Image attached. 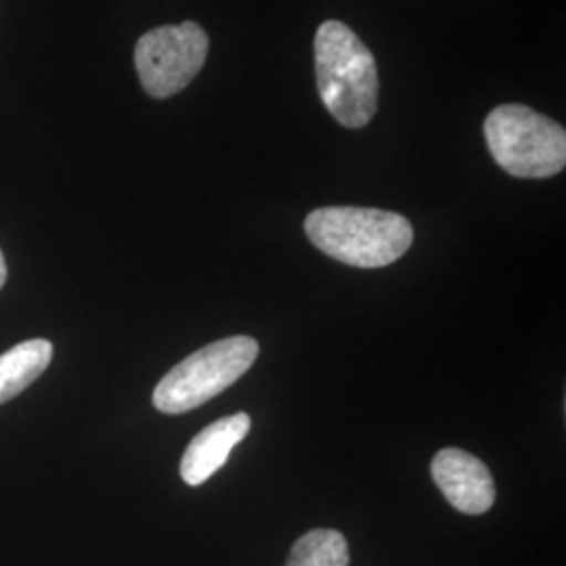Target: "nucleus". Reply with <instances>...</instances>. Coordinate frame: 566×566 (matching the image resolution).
Here are the masks:
<instances>
[{
    "instance_id": "1",
    "label": "nucleus",
    "mask_w": 566,
    "mask_h": 566,
    "mask_svg": "<svg viewBox=\"0 0 566 566\" xmlns=\"http://www.w3.org/2000/svg\"><path fill=\"white\" fill-rule=\"evenodd\" d=\"M315 74L325 109L346 128H364L378 112V67L346 23L327 20L315 34Z\"/></svg>"
},
{
    "instance_id": "2",
    "label": "nucleus",
    "mask_w": 566,
    "mask_h": 566,
    "mask_svg": "<svg viewBox=\"0 0 566 566\" xmlns=\"http://www.w3.org/2000/svg\"><path fill=\"white\" fill-rule=\"evenodd\" d=\"M304 231L317 250L357 269L397 263L413 243L411 223L388 210L325 206L304 219Z\"/></svg>"
},
{
    "instance_id": "3",
    "label": "nucleus",
    "mask_w": 566,
    "mask_h": 566,
    "mask_svg": "<svg viewBox=\"0 0 566 566\" xmlns=\"http://www.w3.org/2000/svg\"><path fill=\"white\" fill-rule=\"evenodd\" d=\"M486 147L507 175L549 179L566 166V130L523 103H504L485 120Z\"/></svg>"
},
{
    "instance_id": "4",
    "label": "nucleus",
    "mask_w": 566,
    "mask_h": 566,
    "mask_svg": "<svg viewBox=\"0 0 566 566\" xmlns=\"http://www.w3.org/2000/svg\"><path fill=\"white\" fill-rule=\"evenodd\" d=\"M256 357L259 343L250 336L208 344L164 376L154 390V405L170 416L191 411L235 385Z\"/></svg>"
},
{
    "instance_id": "5",
    "label": "nucleus",
    "mask_w": 566,
    "mask_h": 566,
    "mask_svg": "<svg viewBox=\"0 0 566 566\" xmlns=\"http://www.w3.org/2000/svg\"><path fill=\"white\" fill-rule=\"evenodd\" d=\"M208 49V34L196 21L145 32L135 46V67L145 93L154 99H168L185 91L200 74Z\"/></svg>"
},
{
    "instance_id": "6",
    "label": "nucleus",
    "mask_w": 566,
    "mask_h": 566,
    "mask_svg": "<svg viewBox=\"0 0 566 566\" xmlns=\"http://www.w3.org/2000/svg\"><path fill=\"white\" fill-rule=\"evenodd\" d=\"M430 472L447 502L464 514H485L495 504L493 476L476 455L462 449H441Z\"/></svg>"
},
{
    "instance_id": "7",
    "label": "nucleus",
    "mask_w": 566,
    "mask_h": 566,
    "mask_svg": "<svg viewBox=\"0 0 566 566\" xmlns=\"http://www.w3.org/2000/svg\"><path fill=\"white\" fill-rule=\"evenodd\" d=\"M250 416L248 413H233L221 418L210 426L185 449L181 460L182 481L189 486L206 483L214 472H219L231 451L240 446L245 434L250 432Z\"/></svg>"
},
{
    "instance_id": "8",
    "label": "nucleus",
    "mask_w": 566,
    "mask_h": 566,
    "mask_svg": "<svg viewBox=\"0 0 566 566\" xmlns=\"http://www.w3.org/2000/svg\"><path fill=\"white\" fill-rule=\"evenodd\" d=\"M53 359L49 340H28L0 355V405L18 397L34 380H39Z\"/></svg>"
},
{
    "instance_id": "9",
    "label": "nucleus",
    "mask_w": 566,
    "mask_h": 566,
    "mask_svg": "<svg viewBox=\"0 0 566 566\" xmlns=\"http://www.w3.org/2000/svg\"><path fill=\"white\" fill-rule=\"evenodd\" d=\"M350 552L340 531L313 528L290 552L285 566H348Z\"/></svg>"
},
{
    "instance_id": "10",
    "label": "nucleus",
    "mask_w": 566,
    "mask_h": 566,
    "mask_svg": "<svg viewBox=\"0 0 566 566\" xmlns=\"http://www.w3.org/2000/svg\"><path fill=\"white\" fill-rule=\"evenodd\" d=\"M4 282H7V263H4V256L0 252V290H2Z\"/></svg>"
}]
</instances>
